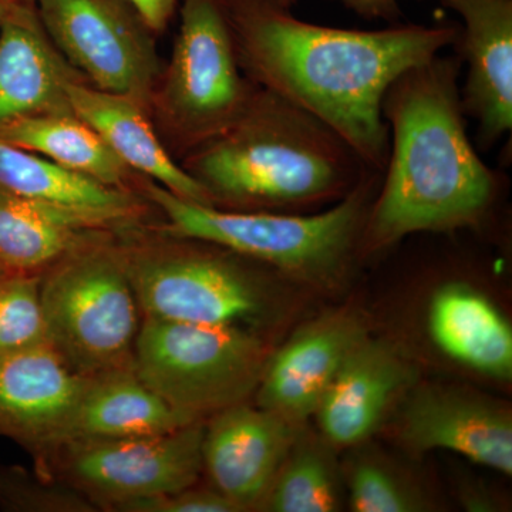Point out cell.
I'll use <instances>...</instances> for the list:
<instances>
[{"mask_svg": "<svg viewBox=\"0 0 512 512\" xmlns=\"http://www.w3.org/2000/svg\"><path fill=\"white\" fill-rule=\"evenodd\" d=\"M76 80L84 77L53 45L35 2L6 0L0 16V126L22 117L74 114L66 87Z\"/></svg>", "mask_w": 512, "mask_h": 512, "instance_id": "14", "label": "cell"}, {"mask_svg": "<svg viewBox=\"0 0 512 512\" xmlns=\"http://www.w3.org/2000/svg\"><path fill=\"white\" fill-rule=\"evenodd\" d=\"M6 0H0V16H2L3 8H5Z\"/></svg>", "mask_w": 512, "mask_h": 512, "instance_id": "32", "label": "cell"}, {"mask_svg": "<svg viewBox=\"0 0 512 512\" xmlns=\"http://www.w3.org/2000/svg\"><path fill=\"white\" fill-rule=\"evenodd\" d=\"M261 507L274 512L338 510L335 476L325 454L293 444Z\"/></svg>", "mask_w": 512, "mask_h": 512, "instance_id": "24", "label": "cell"}, {"mask_svg": "<svg viewBox=\"0 0 512 512\" xmlns=\"http://www.w3.org/2000/svg\"><path fill=\"white\" fill-rule=\"evenodd\" d=\"M140 16L153 33L167 29L173 18L178 0H121Z\"/></svg>", "mask_w": 512, "mask_h": 512, "instance_id": "29", "label": "cell"}, {"mask_svg": "<svg viewBox=\"0 0 512 512\" xmlns=\"http://www.w3.org/2000/svg\"><path fill=\"white\" fill-rule=\"evenodd\" d=\"M295 427L278 414L244 403L221 410L205 427L204 468L239 511L264 503L295 444Z\"/></svg>", "mask_w": 512, "mask_h": 512, "instance_id": "13", "label": "cell"}, {"mask_svg": "<svg viewBox=\"0 0 512 512\" xmlns=\"http://www.w3.org/2000/svg\"><path fill=\"white\" fill-rule=\"evenodd\" d=\"M194 245L124 249V269L144 316L239 326L262 311L254 276L234 252Z\"/></svg>", "mask_w": 512, "mask_h": 512, "instance_id": "8", "label": "cell"}, {"mask_svg": "<svg viewBox=\"0 0 512 512\" xmlns=\"http://www.w3.org/2000/svg\"><path fill=\"white\" fill-rule=\"evenodd\" d=\"M204 424L200 420L154 436L72 439L46 453L63 483L96 507L120 505L175 493L197 484ZM39 458V460H42Z\"/></svg>", "mask_w": 512, "mask_h": 512, "instance_id": "9", "label": "cell"}, {"mask_svg": "<svg viewBox=\"0 0 512 512\" xmlns=\"http://www.w3.org/2000/svg\"><path fill=\"white\" fill-rule=\"evenodd\" d=\"M89 376L47 340L0 355V437L42 458L67 440Z\"/></svg>", "mask_w": 512, "mask_h": 512, "instance_id": "11", "label": "cell"}, {"mask_svg": "<svg viewBox=\"0 0 512 512\" xmlns=\"http://www.w3.org/2000/svg\"><path fill=\"white\" fill-rule=\"evenodd\" d=\"M239 66L271 90L319 117L383 171L390 151L382 103L390 84L456 46L457 26L330 28L295 18L281 0H222Z\"/></svg>", "mask_w": 512, "mask_h": 512, "instance_id": "1", "label": "cell"}, {"mask_svg": "<svg viewBox=\"0 0 512 512\" xmlns=\"http://www.w3.org/2000/svg\"><path fill=\"white\" fill-rule=\"evenodd\" d=\"M45 340L40 279L33 274L0 276V355Z\"/></svg>", "mask_w": 512, "mask_h": 512, "instance_id": "25", "label": "cell"}, {"mask_svg": "<svg viewBox=\"0 0 512 512\" xmlns=\"http://www.w3.org/2000/svg\"><path fill=\"white\" fill-rule=\"evenodd\" d=\"M350 504L357 512H410L421 507L399 478L372 463L359 464L353 470Z\"/></svg>", "mask_w": 512, "mask_h": 512, "instance_id": "27", "label": "cell"}, {"mask_svg": "<svg viewBox=\"0 0 512 512\" xmlns=\"http://www.w3.org/2000/svg\"><path fill=\"white\" fill-rule=\"evenodd\" d=\"M160 82L151 106L156 104L165 131L185 154L245 113L258 86L239 66L222 0H184L173 56Z\"/></svg>", "mask_w": 512, "mask_h": 512, "instance_id": "7", "label": "cell"}, {"mask_svg": "<svg viewBox=\"0 0 512 512\" xmlns=\"http://www.w3.org/2000/svg\"><path fill=\"white\" fill-rule=\"evenodd\" d=\"M382 175L370 171L343 200L315 214L221 210L183 200L148 178L143 188L164 212L173 237L217 245L289 275L322 279L339 272L362 244Z\"/></svg>", "mask_w": 512, "mask_h": 512, "instance_id": "4", "label": "cell"}, {"mask_svg": "<svg viewBox=\"0 0 512 512\" xmlns=\"http://www.w3.org/2000/svg\"><path fill=\"white\" fill-rule=\"evenodd\" d=\"M281 2L284 3L285 6H288V8H292V6L296 5L299 0H281Z\"/></svg>", "mask_w": 512, "mask_h": 512, "instance_id": "31", "label": "cell"}, {"mask_svg": "<svg viewBox=\"0 0 512 512\" xmlns=\"http://www.w3.org/2000/svg\"><path fill=\"white\" fill-rule=\"evenodd\" d=\"M0 191L90 218L103 228L133 220L140 202L46 157L0 140Z\"/></svg>", "mask_w": 512, "mask_h": 512, "instance_id": "19", "label": "cell"}, {"mask_svg": "<svg viewBox=\"0 0 512 512\" xmlns=\"http://www.w3.org/2000/svg\"><path fill=\"white\" fill-rule=\"evenodd\" d=\"M463 19L456 46L467 64L464 113L476 120L481 151L512 130V0H437Z\"/></svg>", "mask_w": 512, "mask_h": 512, "instance_id": "12", "label": "cell"}, {"mask_svg": "<svg viewBox=\"0 0 512 512\" xmlns=\"http://www.w3.org/2000/svg\"><path fill=\"white\" fill-rule=\"evenodd\" d=\"M66 92L74 116L92 127L133 173L183 200L214 207L208 191L168 154L143 104L121 94L101 92L84 80L70 82Z\"/></svg>", "mask_w": 512, "mask_h": 512, "instance_id": "17", "label": "cell"}, {"mask_svg": "<svg viewBox=\"0 0 512 512\" xmlns=\"http://www.w3.org/2000/svg\"><path fill=\"white\" fill-rule=\"evenodd\" d=\"M47 35L90 86L148 110L160 82L151 30L121 0H35Z\"/></svg>", "mask_w": 512, "mask_h": 512, "instance_id": "10", "label": "cell"}, {"mask_svg": "<svg viewBox=\"0 0 512 512\" xmlns=\"http://www.w3.org/2000/svg\"><path fill=\"white\" fill-rule=\"evenodd\" d=\"M46 340L84 376L133 365L138 303L119 252L89 247L40 281Z\"/></svg>", "mask_w": 512, "mask_h": 512, "instance_id": "6", "label": "cell"}, {"mask_svg": "<svg viewBox=\"0 0 512 512\" xmlns=\"http://www.w3.org/2000/svg\"><path fill=\"white\" fill-rule=\"evenodd\" d=\"M429 332L437 348L481 375H512V330L500 309L466 282H448L429 306Z\"/></svg>", "mask_w": 512, "mask_h": 512, "instance_id": "20", "label": "cell"}, {"mask_svg": "<svg viewBox=\"0 0 512 512\" xmlns=\"http://www.w3.org/2000/svg\"><path fill=\"white\" fill-rule=\"evenodd\" d=\"M197 420L171 407L128 365L89 376L67 440L154 436Z\"/></svg>", "mask_w": 512, "mask_h": 512, "instance_id": "21", "label": "cell"}, {"mask_svg": "<svg viewBox=\"0 0 512 512\" xmlns=\"http://www.w3.org/2000/svg\"><path fill=\"white\" fill-rule=\"evenodd\" d=\"M332 2L342 3L346 9L369 20L396 23L402 19L399 0H332Z\"/></svg>", "mask_w": 512, "mask_h": 512, "instance_id": "30", "label": "cell"}, {"mask_svg": "<svg viewBox=\"0 0 512 512\" xmlns=\"http://www.w3.org/2000/svg\"><path fill=\"white\" fill-rule=\"evenodd\" d=\"M0 510L90 512L96 505L69 485L49 484L18 466H0Z\"/></svg>", "mask_w": 512, "mask_h": 512, "instance_id": "26", "label": "cell"}, {"mask_svg": "<svg viewBox=\"0 0 512 512\" xmlns=\"http://www.w3.org/2000/svg\"><path fill=\"white\" fill-rule=\"evenodd\" d=\"M268 357L241 326L198 325L146 316L133 367L141 382L178 412L200 419L244 403Z\"/></svg>", "mask_w": 512, "mask_h": 512, "instance_id": "5", "label": "cell"}, {"mask_svg": "<svg viewBox=\"0 0 512 512\" xmlns=\"http://www.w3.org/2000/svg\"><path fill=\"white\" fill-rule=\"evenodd\" d=\"M90 218L0 191V272L33 274L89 247Z\"/></svg>", "mask_w": 512, "mask_h": 512, "instance_id": "22", "label": "cell"}, {"mask_svg": "<svg viewBox=\"0 0 512 512\" xmlns=\"http://www.w3.org/2000/svg\"><path fill=\"white\" fill-rule=\"evenodd\" d=\"M365 338L359 320L343 313L299 330L266 360L255 390L258 406L298 426L316 413L343 360Z\"/></svg>", "mask_w": 512, "mask_h": 512, "instance_id": "15", "label": "cell"}, {"mask_svg": "<svg viewBox=\"0 0 512 512\" xmlns=\"http://www.w3.org/2000/svg\"><path fill=\"white\" fill-rule=\"evenodd\" d=\"M2 275H5V274H2V272H0V276H2Z\"/></svg>", "mask_w": 512, "mask_h": 512, "instance_id": "34", "label": "cell"}, {"mask_svg": "<svg viewBox=\"0 0 512 512\" xmlns=\"http://www.w3.org/2000/svg\"><path fill=\"white\" fill-rule=\"evenodd\" d=\"M457 56H434L400 74L383 97L390 151L363 242L369 251L414 234L477 228L504 177L481 160L467 133Z\"/></svg>", "mask_w": 512, "mask_h": 512, "instance_id": "2", "label": "cell"}, {"mask_svg": "<svg viewBox=\"0 0 512 512\" xmlns=\"http://www.w3.org/2000/svg\"><path fill=\"white\" fill-rule=\"evenodd\" d=\"M0 140L109 187L128 190L133 171L74 114L22 117L0 126Z\"/></svg>", "mask_w": 512, "mask_h": 512, "instance_id": "23", "label": "cell"}, {"mask_svg": "<svg viewBox=\"0 0 512 512\" xmlns=\"http://www.w3.org/2000/svg\"><path fill=\"white\" fill-rule=\"evenodd\" d=\"M183 167L214 207L279 214L336 204L376 170L325 121L259 86L237 123Z\"/></svg>", "mask_w": 512, "mask_h": 512, "instance_id": "3", "label": "cell"}, {"mask_svg": "<svg viewBox=\"0 0 512 512\" xmlns=\"http://www.w3.org/2000/svg\"><path fill=\"white\" fill-rule=\"evenodd\" d=\"M119 512H238V507L221 491L192 487L175 493L130 501L116 508Z\"/></svg>", "mask_w": 512, "mask_h": 512, "instance_id": "28", "label": "cell"}, {"mask_svg": "<svg viewBox=\"0 0 512 512\" xmlns=\"http://www.w3.org/2000/svg\"><path fill=\"white\" fill-rule=\"evenodd\" d=\"M407 367L390 346L366 338L343 360L320 400L316 417L336 446L369 437L407 380Z\"/></svg>", "mask_w": 512, "mask_h": 512, "instance_id": "18", "label": "cell"}, {"mask_svg": "<svg viewBox=\"0 0 512 512\" xmlns=\"http://www.w3.org/2000/svg\"><path fill=\"white\" fill-rule=\"evenodd\" d=\"M26 2H35V0H26Z\"/></svg>", "mask_w": 512, "mask_h": 512, "instance_id": "33", "label": "cell"}, {"mask_svg": "<svg viewBox=\"0 0 512 512\" xmlns=\"http://www.w3.org/2000/svg\"><path fill=\"white\" fill-rule=\"evenodd\" d=\"M402 439L416 451L448 450L512 474V423L503 407L451 390L426 389L404 412Z\"/></svg>", "mask_w": 512, "mask_h": 512, "instance_id": "16", "label": "cell"}]
</instances>
